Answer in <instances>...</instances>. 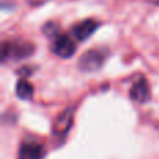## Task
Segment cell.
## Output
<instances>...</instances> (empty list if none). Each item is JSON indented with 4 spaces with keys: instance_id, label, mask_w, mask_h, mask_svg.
Returning a JSON list of instances; mask_svg holds the SVG:
<instances>
[{
    "instance_id": "7",
    "label": "cell",
    "mask_w": 159,
    "mask_h": 159,
    "mask_svg": "<svg viewBox=\"0 0 159 159\" xmlns=\"http://www.w3.org/2000/svg\"><path fill=\"white\" fill-rule=\"evenodd\" d=\"M98 25L99 24L95 21V20H91V18L84 20L82 22H80V24H77L74 28H73V35L75 36V39H78L80 42H82V41H85V39H88L93 32H95Z\"/></svg>"
},
{
    "instance_id": "9",
    "label": "cell",
    "mask_w": 159,
    "mask_h": 159,
    "mask_svg": "<svg viewBox=\"0 0 159 159\" xmlns=\"http://www.w3.org/2000/svg\"><path fill=\"white\" fill-rule=\"evenodd\" d=\"M31 6H39V4H43V3L49 2V0H27Z\"/></svg>"
},
{
    "instance_id": "8",
    "label": "cell",
    "mask_w": 159,
    "mask_h": 159,
    "mask_svg": "<svg viewBox=\"0 0 159 159\" xmlns=\"http://www.w3.org/2000/svg\"><path fill=\"white\" fill-rule=\"evenodd\" d=\"M16 93L20 99H24V101L30 99L31 96L34 95L32 84H31L30 81H27V80H20L16 85Z\"/></svg>"
},
{
    "instance_id": "10",
    "label": "cell",
    "mask_w": 159,
    "mask_h": 159,
    "mask_svg": "<svg viewBox=\"0 0 159 159\" xmlns=\"http://www.w3.org/2000/svg\"><path fill=\"white\" fill-rule=\"evenodd\" d=\"M148 2L154 3V4H159V0H148Z\"/></svg>"
},
{
    "instance_id": "3",
    "label": "cell",
    "mask_w": 159,
    "mask_h": 159,
    "mask_svg": "<svg viewBox=\"0 0 159 159\" xmlns=\"http://www.w3.org/2000/svg\"><path fill=\"white\" fill-rule=\"evenodd\" d=\"M73 120H74V109L73 107H66L56 117L55 123H53V135H56V137L67 135L69 130L73 126Z\"/></svg>"
},
{
    "instance_id": "1",
    "label": "cell",
    "mask_w": 159,
    "mask_h": 159,
    "mask_svg": "<svg viewBox=\"0 0 159 159\" xmlns=\"http://www.w3.org/2000/svg\"><path fill=\"white\" fill-rule=\"evenodd\" d=\"M107 59V50L101 49V48H95V49L87 50L84 55L80 57L78 66L82 71H96L103 66L105 60Z\"/></svg>"
},
{
    "instance_id": "4",
    "label": "cell",
    "mask_w": 159,
    "mask_h": 159,
    "mask_svg": "<svg viewBox=\"0 0 159 159\" xmlns=\"http://www.w3.org/2000/svg\"><path fill=\"white\" fill-rule=\"evenodd\" d=\"M52 50L59 57H71L75 53V43L67 35H56L52 42Z\"/></svg>"
},
{
    "instance_id": "5",
    "label": "cell",
    "mask_w": 159,
    "mask_h": 159,
    "mask_svg": "<svg viewBox=\"0 0 159 159\" xmlns=\"http://www.w3.org/2000/svg\"><path fill=\"white\" fill-rule=\"evenodd\" d=\"M130 98L138 103H145L151 98V88L145 78H138L130 88Z\"/></svg>"
},
{
    "instance_id": "6",
    "label": "cell",
    "mask_w": 159,
    "mask_h": 159,
    "mask_svg": "<svg viewBox=\"0 0 159 159\" xmlns=\"http://www.w3.org/2000/svg\"><path fill=\"white\" fill-rule=\"evenodd\" d=\"M45 155V148L39 143L30 141L20 147V159H42Z\"/></svg>"
},
{
    "instance_id": "2",
    "label": "cell",
    "mask_w": 159,
    "mask_h": 159,
    "mask_svg": "<svg viewBox=\"0 0 159 159\" xmlns=\"http://www.w3.org/2000/svg\"><path fill=\"white\" fill-rule=\"evenodd\" d=\"M34 45H31L30 42H3L2 46V59L11 57V59H24L28 57L30 55H32L34 52Z\"/></svg>"
}]
</instances>
